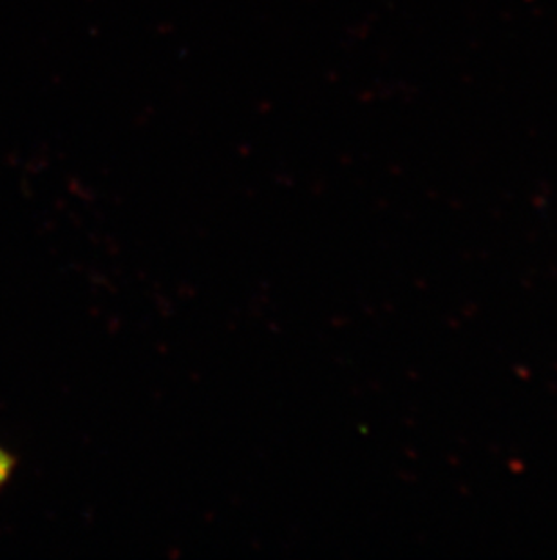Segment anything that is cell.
Returning <instances> with one entry per match:
<instances>
[{"label":"cell","instance_id":"obj_1","mask_svg":"<svg viewBox=\"0 0 557 560\" xmlns=\"http://www.w3.org/2000/svg\"><path fill=\"white\" fill-rule=\"evenodd\" d=\"M16 470V457L11 454L10 450L0 446V492L2 488L10 482L11 477Z\"/></svg>","mask_w":557,"mask_h":560}]
</instances>
